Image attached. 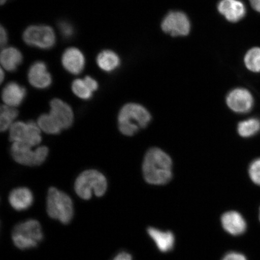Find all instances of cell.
Returning <instances> with one entry per match:
<instances>
[{
	"mask_svg": "<svg viewBox=\"0 0 260 260\" xmlns=\"http://www.w3.org/2000/svg\"><path fill=\"white\" fill-rule=\"evenodd\" d=\"M259 220H260V208H259Z\"/></svg>",
	"mask_w": 260,
	"mask_h": 260,
	"instance_id": "35",
	"label": "cell"
},
{
	"mask_svg": "<svg viewBox=\"0 0 260 260\" xmlns=\"http://www.w3.org/2000/svg\"><path fill=\"white\" fill-rule=\"evenodd\" d=\"M61 63L68 72L74 75L80 74L85 67L86 60L84 54L77 48H68L61 57Z\"/></svg>",
	"mask_w": 260,
	"mask_h": 260,
	"instance_id": "13",
	"label": "cell"
},
{
	"mask_svg": "<svg viewBox=\"0 0 260 260\" xmlns=\"http://www.w3.org/2000/svg\"><path fill=\"white\" fill-rule=\"evenodd\" d=\"M42 227L38 220L29 219L16 225L12 234L14 245L25 250L35 248L43 239Z\"/></svg>",
	"mask_w": 260,
	"mask_h": 260,
	"instance_id": "5",
	"label": "cell"
},
{
	"mask_svg": "<svg viewBox=\"0 0 260 260\" xmlns=\"http://www.w3.org/2000/svg\"><path fill=\"white\" fill-rule=\"evenodd\" d=\"M2 96L5 105L12 107H18L24 100L26 89L17 83H9L3 89Z\"/></svg>",
	"mask_w": 260,
	"mask_h": 260,
	"instance_id": "16",
	"label": "cell"
},
{
	"mask_svg": "<svg viewBox=\"0 0 260 260\" xmlns=\"http://www.w3.org/2000/svg\"><path fill=\"white\" fill-rule=\"evenodd\" d=\"M11 152L13 158L18 164L36 167L43 164L46 160L49 149L47 146H41L32 150L30 146L15 142L11 146Z\"/></svg>",
	"mask_w": 260,
	"mask_h": 260,
	"instance_id": "7",
	"label": "cell"
},
{
	"mask_svg": "<svg viewBox=\"0 0 260 260\" xmlns=\"http://www.w3.org/2000/svg\"><path fill=\"white\" fill-rule=\"evenodd\" d=\"M96 63L101 70L105 72L111 73L119 67L121 60L115 52L106 50L98 55Z\"/></svg>",
	"mask_w": 260,
	"mask_h": 260,
	"instance_id": "20",
	"label": "cell"
},
{
	"mask_svg": "<svg viewBox=\"0 0 260 260\" xmlns=\"http://www.w3.org/2000/svg\"><path fill=\"white\" fill-rule=\"evenodd\" d=\"M19 112L15 107L4 105L0 110V130L5 132L14 124V121L17 118Z\"/></svg>",
	"mask_w": 260,
	"mask_h": 260,
	"instance_id": "21",
	"label": "cell"
},
{
	"mask_svg": "<svg viewBox=\"0 0 260 260\" xmlns=\"http://www.w3.org/2000/svg\"><path fill=\"white\" fill-rule=\"evenodd\" d=\"M0 61L4 69L14 72L23 61L20 51L14 47L5 48L0 55Z\"/></svg>",
	"mask_w": 260,
	"mask_h": 260,
	"instance_id": "19",
	"label": "cell"
},
{
	"mask_svg": "<svg viewBox=\"0 0 260 260\" xmlns=\"http://www.w3.org/2000/svg\"><path fill=\"white\" fill-rule=\"evenodd\" d=\"M237 131L243 138H250L260 131V120L257 118H250L239 122Z\"/></svg>",
	"mask_w": 260,
	"mask_h": 260,
	"instance_id": "22",
	"label": "cell"
},
{
	"mask_svg": "<svg viewBox=\"0 0 260 260\" xmlns=\"http://www.w3.org/2000/svg\"><path fill=\"white\" fill-rule=\"evenodd\" d=\"M172 162L171 157L161 149H149L143 162V174L148 183L164 185L172 177Z\"/></svg>",
	"mask_w": 260,
	"mask_h": 260,
	"instance_id": "1",
	"label": "cell"
},
{
	"mask_svg": "<svg viewBox=\"0 0 260 260\" xmlns=\"http://www.w3.org/2000/svg\"><path fill=\"white\" fill-rule=\"evenodd\" d=\"M244 62L247 69L253 73H260V48L254 47L247 52Z\"/></svg>",
	"mask_w": 260,
	"mask_h": 260,
	"instance_id": "23",
	"label": "cell"
},
{
	"mask_svg": "<svg viewBox=\"0 0 260 260\" xmlns=\"http://www.w3.org/2000/svg\"><path fill=\"white\" fill-rule=\"evenodd\" d=\"M7 2V0H0V2H1V5H4L5 3Z\"/></svg>",
	"mask_w": 260,
	"mask_h": 260,
	"instance_id": "34",
	"label": "cell"
},
{
	"mask_svg": "<svg viewBox=\"0 0 260 260\" xmlns=\"http://www.w3.org/2000/svg\"><path fill=\"white\" fill-rule=\"evenodd\" d=\"M5 73L4 71L2 69L1 70V82H3V80H4Z\"/></svg>",
	"mask_w": 260,
	"mask_h": 260,
	"instance_id": "33",
	"label": "cell"
},
{
	"mask_svg": "<svg viewBox=\"0 0 260 260\" xmlns=\"http://www.w3.org/2000/svg\"><path fill=\"white\" fill-rule=\"evenodd\" d=\"M118 120L120 132L125 136H132L147 126L151 116L144 107L129 103L120 110Z\"/></svg>",
	"mask_w": 260,
	"mask_h": 260,
	"instance_id": "2",
	"label": "cell"
},
{
	"mask_svg": "<svg viewBox=\"0 0 260 260\" xmlns=\"http://www.w3.org/2000/svg\"><path fill=\"white\" fill-rule=\"evenodd\" d=\"M249 1L252 8L260 14V0H249Z\"/></svg>",
	"mask_w": 260,
	"mask_h": 260,
	"instance_id": "32",
	"label": "cell"
},
{
	"mask_svg": "<svg viewBox=\"0 0 260 260\" xmlns=\"http://www.w3.org/2000/svg\"><path fill=\"white\" fill-rule=\"evenodd\" d=\"M249 175L253 183L260 186V158L255 159L250 165Z\"/></svg>",
	"mask_w": 260,
	"mask_h": 260,
	"instance_id": "26",
	"label": "cell"
},
{
	"mask_svg": "<svg viewBox=\"0 0 260 260\" xmlns=\"http://www.w3.org/2000/svg\"><path fill=\"white\" fill-rule=\"evenodd\" d=\"M8 41V32H6V29L2 26L1 29H0V44H1V47L5 46Z\"/></svg>",
	"mask_w": 260,
	"mask_h": 260,
	"instance_id": "30",
	"label": "cell"
},
{
	"mask_svg": "<svg viewBox=\"0 0 260 260\" xmlns=\"http://www.w3.org/2000/svg\"><path fill=\"white\" fill-rule=\"evenodd\" d=\"M84 81H86L87 85L89 87V88L92 90V92H95L98 89H99V83L97 81L93 79L92 77L90 76H86L84 79Z\"/></svg>",
	"mask_w": 260,
	"mask_h": 260,
	"instance_id": "29",
	"label": "cell"
},
{
	"mask_svg": "<svg viewBox=\"0 0 260 260\" xmlns=\"http://www.w3.org/2000/svg\"><path fill=\"white\" fill-rule=\"evenodd\" d=\"M222 226L227 233L233 236H240L245 232L246 223L245 219L239 212L228 211L221 217Z\"/></svg>",
	"mask_w": 260,
	"mask_h": 260,
	"instance_id": "15",
	"label": "cell"
},
{
	"mask_svg": "<svg viewBox=\"0 0 260 260\" xmlns=\"http://www.w3.org/2000/svg\"><path fill=\"white\" fill-rule=\"evenodd\" d=\"M226 103L231 110L240 114L251 111L254 100L251 92L245 88H236L228 94Z\"/></svg>",
	"mask_w": 260,
	"mask_h": 260,
	"instance_id": "10",
	"label": "cell"
},
{
	"mask_svg": "<svg viewBox=\"0 0 260 260\" xmlns=\"http://www.w3.org/2000/svg\"><path fill=\"white\" fill-rule=\"evenodd\" d=\"M47 211L51 218L63 224L69 223L74 216L73 201L63 191L51 187L47 195Z\"/></svg>",
	"mask_w": 260,
	"mask_h": 260,
	"instance_id": "4",
	"label": "cell"
},
{
	"mask_svg": "<svg viewBox=\"0 0 260 260\" xmlns=\"http://www.w3.org/2000/svg\"><path fill=\"white\" fill-rule=\"evenodd\" d=\"M22 38L26 44L48 50L56 44V34L53 28L46 25H34L25 29Z\"/></svg>",
	"mask_w": 260,
	"mask_h": 260,
	"instance_id": "8",
	"label": "cell"
},
{
	"mask_svg": "<svg viewBox=\"0 0 260 260\" xmlns=\"http://www.w3.org/2000/svg\"><path fill=\"white\" fill-rule=\"evenodd\" d=\"M72 90L75 95L82 100H90L93 95L92 90L84 79L75 80L72 84Z\"/></svg>",
	"mask_w": 260,
	"mask_h": 260,
	"instance_id": "25",
	"label": "cell"
},
{
	"mask_svg": "<svg viewBox=\"0 0 260 260\" xmlns=\"http://www.w3.org/2000/svg\"><path fill=\"white\" fill-rule=\"evenodd\" d=\"M29 83L35 88L47 89L52 84V77L43 61H38L31 65L28 72Z\"/></svg>",
	"mask_w": 260,
	"mask_h": 260,
	"instance_id": "12",
	"label": "cell"
},
{
	"mask_svg": "<svg viewBox=\"0 0 260 260\" xmlns=\"http://www.w3.org/2000/svg\"><path fill=\"white\" fill-rule=\"evenodd\" d=\"M217 9L220 14L231 22L241 20L246 14L245 5L240 0H221Z\"/></svg>",
	"mask_w": 260,
	"mask_h": 260,
	"instance_id": "14",
	"label": "cell"
},
{
	"mask_svg": "<svg viewBox=\"0 0 260 260\" xmlns=\"http://www.w3.org/2000/svg\"><path fill=\"white\" fill-rule=\"evenodd\" d=\"M58 28L61 35L65 39H71L74 35L75 30L72 24L66 21H61L58 23Z\"/></svg>",
	"mask_w": 260,
	"mask_h": 260,
	"instance_id": "27",
	"label": "cell"
},
{
	"mask_svg": "<svg viewBox=\"0 0 260 260\" xmlns=\"http://www.w3.org/2000/svg\"><path fill=\"white\" fill-rule=\"evenodd\" d=\"M107 182L105 175L99 171L89 170L84 171L76 179L74 189L78 196L88 200L93 194L101 197L106 192Z\"/></svg>",
	"mask_w": 260,
	"mask_h": 260,
	"instance_id": "3",
	"label": "cell"
},
{
	"mask_svg": "<svg viewBox=\"0 0 260 260\" xmlns=\"http://www.w3.org/2000/svg\"><path fill=\"white\" fill-rule=\"evenodd\" d=\"M112 260H133V258L129 253L123 251L117 254Z\"/></svg>",
	"mask_w": 260,
	"mask_h": 260,
	"instance_id": "31",
	"label": "cell"
},
{
	"mask_svg": "<svg viewBox=\"0 0 260 260\" xmlns=\"http://www.w3.org/2000/svg\"><path fill=\"white\" fill-rule=\"evenodd\" d=\"M49 115L61 130L69 128L73 125L74 113L72 108L63 101L58 99L51 100Z\"/></svg>",
	"mask_w": 260,
	"mask_h": 260,
	"instance_id": "11",
	"label": "cell"
},
{
	"mask_svg": "<svg viewBox=\"0 0 260 260\" xmlns=\"http://www.w3.org/2000/svg\"><path fill=\"white\" fill-rule=\"evenodd\" d=\"M222 260H247L245 256L242 253L231 252L228 253L225 256H223Z\"/></svg>",
	"mask_w": 260,
	"mask_h": 260,
	"instance_id": "28",
	"label": "cell"
},
{
	"mask_svg": "<svg viewBox=\"0 0 260 260\" xmlns=\"http://www.w3.org/2000/svg\"><path fill=\"white\" fill-rule=\"evenodd\" d=\"M147 232L160 251L167 252L173 249L175 237L172 232H164L152 227L148 228Z\"/></svg>",
	"mask_w": 260,
	"mask_h": 260,
	"instance_id": "18",
	"label": "cell"
},
{
	"mask_svg": "<svg viewBox=\"0 0 260 260\" xmlns=\"http://www.w3.org/2000/svg\"><path fill=\"white\" fill-rule=\"evenodd\" d=\"M9 129V138L13 143H21L32 148L41 144V129L34 121L16 122Z\"/></svg>",
	"mask_w": 260,
	"mask_h": 260,
	"instance_id": "6",
	"label": "cell"
},
{
	"mask_svg": "<svg viewBox=\"0 0 260 260\" xmlns=\"http://www.w3.org/2000/svg\"><path fill=\"white\" fill-rule=\"evenodd\" d=\"M37 123L41 129L47 134L58 135L61 132L49 114H43L39 117Z\"/></svg>",
	"mask_w": 260,
	"mask_h": 260,
	"instance_id": "24",
	"label": "cell"
},
{
	"mask_svg": "<svg viewBox=\"0 0 260 260\" xmlns=\"http://www.w3.org/2000/svg\"><path fill=\"white\" fill-rule=\"evenodd\" d=\"M161 28L166 34H170L172 37H183L189 34L190 22L184 13L171 12L162 20Z\"/></svg>",
	"mask_w": 260,
	"mask_h": 260,
	"instance_id": "9",
	"label": "cell"
},
{
	"mask_svg": "<svg viewBox=\"0 0 260 260\" xmlns=\"http://www.w3.org/2000/svg\"><path fill=\"white\" fill-rule=\"evenodd\" d=\"M34 195L30 189L26 187H19L13 190L9 194L10 204L16 211L27 210L34 203Z\"/></svg>",
	"mask_w": 260,
	"mask_h": 260,
	"instance_id": "17",
	"label": "cell"
}]
</instances>
